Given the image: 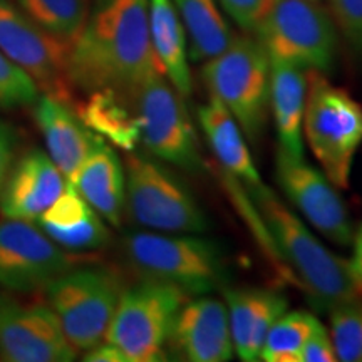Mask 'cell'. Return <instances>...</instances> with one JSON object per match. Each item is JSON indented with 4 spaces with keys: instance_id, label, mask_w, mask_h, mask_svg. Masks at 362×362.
I'll list each match as a JSON object with an SVG mask.
<instances>
[{
    "instance_id": "ba28073f",
    "label": "cell",
    "mask_w": 362,
    "mask_h": 362,
    "mask_svg": "<svg viewBox=\"0 0 362 362\" xmlns=\"http://www.w3.org/2000/svg\"><path fill=\"white\" fill-rule=\"evenodd\" d=\"M124 214L143 228L163 233H205L208 220L193 193L156 160L128 153Z\"/></svg>"
},
{
    "instance_id": "9a60e30c",
    "label": "cell",
    "mask_w": 362,
    "mask_h": 362,
    "mask_svg": "<svg viewBox=\"0 0 362 362\" xmlns=\"http://www.w3.org/2000/svg\"><path fill=\"white\" fill-rule=\"evenodd\" d=\"M170 352L188 362H226L235 354L225 300L206 296L192 297L171 325Z\"/></svg>"
},
{
    "instance_id": "cb8c5ba5",
    "label": "cell",
    "mask_w": 362,
    "mask_h": 362,
    "mask_svg": "<svg viewBox=\"0 0 362 362\" xmlns=\"http://www.w3.org/2000/svg\"><path fill=\"white\" fill-rule=\"evenodd\" d=\"M149 35L163 74L185 99L192 96L187 33L171 0H148Z\"/></svg>"
},
{
    "instance_id": "7c38bea8",
    "label": "cell",
    "mask_w": 362,
    "mask_h": 362,
    "mask_svg": "<svg viewBox=\"0 0 362 362\" xmlns=\"http://www.w3.org/2000/svg\"><path fill=\"white\" fill-rule=\"evenodd\" d=\"M74 260L35 221L0 220V288L16 293L40 292L72 269Z\"/></svg>"
},
{
    "instance_id": "2e32d148",
    "label": "cell",
    "mask_w": 362,
    "mask_h": 362,
    "mask_svg": "<svg viewBox=\"0 0 362 362\" xmlns=\"http://www.w3.org/2000/svg\"><path fill=\"white\" fill-rule=\"evenodd\" d=\"M67 180L42 149H29L16 160L0 189L4 218L37 221L64 192Z\"/></svg>"
},
{
    "instance_id": "4316f807",
    "label": "cell",
    "mask_w": 362,
    "mask_h": 362,
    "mask_svg": "<svg viewBox=\"0 0 362 362\" xmlns=\"http://www.w3.org/2000/svg\"><path fill=\"white\" fill-rule=\"evenodd\" d=\"M17 6L45 33L72 44L88 19L90 0H17Z\"/></svg>"
},
{
    "instance_id": "e575fe53",
    "label": "cell",
    "mask_w": 362,
    "mask_h": 362,
    "mask_svg": "<svg viewBox=\"0 0 362 362\" xmlns=\"http://www.w3.org/2000/svg\"><path fill=\"white\" fill-rule=\"evenodd\" d=\"M352 245H354V253H352L349 265L356 282L359 284V287L362 288V223H359V226H357V230L354 232Z\"/></svg>"
},
{
    "instance_id": "30bf717a",
    "label": "cell",
    "mask_w": 362,
    "mask_h": 362,
    "mask_svg": "<svg viewBox=\"0 0 362 362\" xmlns=\"http://www.w3.org/2000/svg\"><path fill=\"white\" fill-rule=\"evenodd\" d=\"M139 143L149 155L187 173L206 171L185 98L163 74H155L133 90Z\"/></svg>"
},
{
    "instance_id": "484cf974",
    "label": "cell",
    "mask_w": 362,
    "mask_h": 362,
    "mask_svg": "<svg viewBox=\"0 0 362 362\" xmlns=\"http://www.w3.org/2000/svg\"><path fill=\"white\" fill-rule=\"evenodd\" d=\"M320 325L322 322L310 312L285 310L267 332L260 359L265 362H297L307 339Z\"/></svg>"
},
{
    "instance_id": "d6a6232c",
    "label": "cell",
    "mask_w": 362,
    "mask_h": 362,
    "mask_svg": "<svg viewBox=\"0 0 362 362\" xmlns=\"http://www.w3.org/2000/svg\"><path fill=\"white\" fill-rule=\"evenodd\" d=\"M17 139L11 126L0 121V189L6 183L8 171L16 163Z\"/></svg>"
},
{
    "instance_id": "9c48e42d",
    "label": "cell",
    "mask_w": 362,
    "mask_h": 362,
    "mask_svg": "<svg viewBox=\"0 0 362 362\" xmlns=\"http://www.w3.org/2000/svg\"><path fill=\"white\" fill-rule=\"evenodd\" d=\"M189 298L171 284L139 280L124 288L106 341L115 344L128 362L165 361L171 325Z\"/></svg>"
},
{
    "instance_id": "83f0119b",
    "label": "cell",
    "mask_w": 362,
    "mask_h": 362,
    "mask_svg": "<svg viewBox=\"0 0 362 362\" xmlns=\"http://www.w3.org/2000/svg\"><path fill=\"white\" fill-rule=\"evenodd\" d=\"M329 314L337 361L362 362V300L339 305Z\"/></svg>"
},
{
    "instance_id": "5b68a950",
    "label": "cell",
    "mask_w": 362,
    "mask_h": 362,
    "mask_svg": "<svg viewBox=\"0 0 362 362\" xmlns=\"http://www.w3.org/2000/svg\"><path fill=\"white\" fill-rule=\"evenodd\" d=\"M124 288L123 277L111 267L74 265L42 292L71 346L86 352L106 341Z\"/></svg>"
},
{
    "instance_id": "5bb4252c",
    "label": "cell",
    "mask_w": 362,
    "mask_h": 362,
    "mask_svg": "<svg viewBox=\"0 0 362 362\" xmlns=\"http://www.w3.org/2000/svg\"><path fill=\"white\" fill-rule=\"evenodd\" d=\"M79 352L67 341L47 304H19L13 298L0 314V359L7 362H71Z\"/></svg>"
},
{
    "instance_id": "8d00e7d4",
    "label": "cell",
    "mask_w": 362,
    "mask_h": 362,
    "mask_svg": "<svg viewBox=\"0 0 362 362\" xmlns=\"http://www.w3.org/2000/svg\"><path fill=\"white\" fill-rule=\"evenodd\" d=\"M315 2H320V0H315Z\"/></svg>"
},
{
    "instance_id": "7a4b0ae2",
    "label": "cell",
    "mask_w": 362,
    "mask_h": 362,
    "mask_svg": "<svg viewBox=\"0 0 362 362\" xmlns=\"http://www.w3.org/2000/svg\"><path fill=\"white\" fill-rule=\"evenodd\" d=\"M275 255L284 257L312 304L322 312L362 300L349 262L325 248L304 221L264 183L248 188Z\"/></svg>"
},
{
    "instance_id": "4fadbf2b",
    "label": "cell",
    "mask_w": 362,
    "mask_h": 362,
    "mask_svg": "<svg viewBox=\"0 0 362 362\" xmlns=\"http://www.w3.org/2000/svg\"><path fill=\"white\" fill-rule=\"evenodd\" d=\"M277 180L288 202L325 238L341 247L352 245L354 226L337 187L309 163L277 155Z\"/></svg>"
},
{
    "instance_id": "836d02e7",
    "label": "cell",
    "mask_w": 362,
    "mask_h": 362,
    "mask_svg": "<svg viewBox=\"0 0 362 362\" xmlns=\"http://www.w3.org/2000/svg\"><path fill=\"white\" fill-rule=\"evenodd\" d=\"M83 361L86 362H128L123 352H121L115 344L104 341L98 346H94L93 349L86 351Z\"/></svg>"
},
{
    "instance_id": "6da1fadb",
    "label": "cell",
    "mask_w": 362,
    "mask_h": 362,
    "mask_svg": "<svg viewBox=\"0 0 362 362\" xmlns=\"http://www.w3.org/2000/svg\"><path fill=\"white\" fill-rule=\"evenodd\" d=\"M155 74L163 71L149 35L148 0H90L86 24L71 45L72 88L86 94L131 93Z\"/></svg>"
},
{
    "instance_id": "4dcf8cb0",
    "label": "cell",
    "mask_w": 362,
    "mask_h": 362,
    "mask_svg": "<svg viewBox=\"0 0 362 362\" xmlns=\"http://www.w3.org/2000/svg\"><path fill=\"white\" fill-rule=\"evenodd\" d=\"M220 4L240 29L255 33L272 0H220Z\"/></svg>"
},
{
    "instance_id": "8fae6325",
    "label": "cell",
    "mask_w": 362,
    "mask_h": 362,
    "mask_svg": "<svg viewBox=\"0 0 362 362\" xmlns=\"http://www.w3.org/2000/svg\"><path fill=\"white\" fill-rule=\"evenodd\" d=\"M69 42L54 37L11 0H0V51L22 67L44 94L74 107Z\"/></svg>"
},
{
    "instance_id": "f546056e",
    "label": "cell",
    "mask_w": 362,
    "mask_h": 362,
    "mask_svg": "<svg viewBox=\"0 0 362 362\" xmlns=\"http://www.w3.org/2000/svg\"><path fill=\"white\" fill-rule=\"evenodd\" d=\"M334 22L362 61V0H329Z\"/></svg>"
},
{
    "instance_id": "603a6c76",
    "label": "cell",
    "mask_w": 362,
    "mask_h": 362,
    "mask_svg": "<svg viewBox=\"0 0 362 362\" xmlns=\"http://www.w3.org/2000/svg\"><path fill=\"white\" fill-rule=\"evenodd\" d=\"M74 110L93 133L123 151H134L139 144V124L133 90H94L88 94L86 101L76 104Z\"/></svg>"
},
{
    "instance_id": "d6986e66",
    "label": "cell",
    "mask_w": 362,
    "mask_h": 362,
    "mask_svg": "<svg viewBox=\"0 0 362 362\" xmlns=\"http://www.w3.org/2000/svg\"><path fill=\"white\" fill-rule=\"evenodd\" d=\"M223 296L235 354L245 362L259 361L267 332L287 310V297L267 288H225Z\"/></svg>"
},
{
    "instance_id": "8992f818",
    "label": "cell",
    "mask_w": 362,
    "mask_h": 362,
    "mask_svg": "<svg viewBox=\"0 0 362 362\" xmlns=\"http://www.w3.org/2000/svg\"><path fill=\"white\" fill-rule=\"evenodd\" d=\"M202 79L248 139H260L270 106V59L260 40L235 37L223 52L205 61Z\"/></svg>"
},
{
    "instance_id": "e0dca14e",
    "label": "cell",
    "mask_w": 362,
    "mask_h": 362,
    "mask_svg": "<svg viewBox=\"0 0 362 362\" xmlns=\"http://www.w3.org/2000/svg\"><path fill=\"white\" fill-rule=\"evenodd\" d=\"M34 119L44 136L47 155L72 183L99 136L86 126L69 104L49 94H39L34 103Z\"/></svg>"
},
{
    "instance_id": "44dd1931",
    "label": "cell",
    "mask_w": 362,
    "mask_h": 362,
    "mask_svg": "<svg viewBox=\"0 0 362 362\" xmlns=\"http://www.w3.org/2000/svg\"><path fill=\"white\" fill-rule=\"evenodd\" d=\"M307 71L270 61V107L279 136V155L304 158V110Z\"/></svg>"
},
{
    "instance_id": "1f68e13d",
    "label": "cell",
    "mask_w": 362,
    "mask_h": 362,
    "mask_svg": "<svg viewBox=\"0 0 362 362\" xmlns=\"http://www.w3.org/2000/svg\"><path fill=\"white\" fill-rule=\"evenodd\" d=\"M336 349L324 325H320L302 347L297 362H336Z\"/></svg>"
},
{
    "instance_id": "ac0fdd59",
    "label": "cell",
    "mask_w": 362,
    "mask_h": 362,
    "mask_svg": "<svg viewBox=\"0 0 362 362\" xmlns=\"http://www.w3.org/2000/svg\"><path fill=\"white\" fill-rule=\"evenodd\" d=\"M37 225L56 245L69 253L103 250L111 242V232L103 216L69 181L57 200L39 216Z\"/></svg>"
},
{
    "instance_id": "d590c367",
    "label": "cell",
    "mask_w": 362,
    "mask_h": 362,
    "mask_svg": "<svg viewBox=\"0 0 362 362\" xmlns=\"http://www.w3.org/2000/svg\"><path fill=\"white\" fill-rule=\"evenodd\" d=\"M11 300V297L8 296H4V293H0V314H2V310H4V307L7 305V302Z\"/></svg>"
},
{
    "instance_id": "277c9868",
    "label": "cell",
    "mask_w": 362,
    "mask_h": 362,
    "mask_svg": "<svg viewBox=\"0 0 362 362\" xmlns=\"http://www.w3.org/2000/svg\"><path fill=\"white\" fill-rule=\"evenodd\" d=\"M307 143L334 187H349L352 163L362 144V106L319 71H307L304 110Z\"/></svg>"
},
{
    "instance_id": "d4e9b609",
    "label": "cell",
    "mask_w": 362,
    "mask_h": 362,
    "mask_svg": "<svg viewBox=\"0 0 362 362\" xmlns=\"http://www.w3.org/2000/svg\"><path fill=\"white\" fill-rule=\"evenodd\" d=\"M189 40V56L202 62L218 56L235 35L215 0H171Z\"/></svg>"
},
{
    "instance_id": "7402d4cb",
    "label": "cell",
    "mask_w": 362,
    "mask_h": 362,
    "mask_svg": "<svg viewBox=\"0 0 362 362\" xmlns=\"http://www.w3.org/2000/svg\"><path fill=\"white\" fill-rule=\"evenodd\" d=\"M198 119L208 146L230 178L240 180L247 188L260 185V173L252 160L243 131L221 101L210 96L205 106L198 110Z\"/></svg>"
},
{
    "instance_id": "52a82bcc",
    "label": "cell",
    "mask_w": 362,
    "mask_h": 362,
    "mask_svg": "<svg viewBox=\"0 0 362 362\" xmlns=\"http://www.w3.org/2000/svg\"><path fill=\"white\" fill-rule=\"evenodd\" d=\"M255 33L270 61L322 74L336 66V22L315 0H272Z\"/></svg>"
},
{
    "instance_id": "ffe728a7",
    "label": "cell",
    "mask_w": 362,
    "mask_h": 362,
    "mask_svg": "<svg viewBox=\"0 0 362 362\" xmlns=\"http://www.w3.org/2000/svg\"><path fill=\"white\" fill-rule=\"evenodd\" d=\"M72 185L104 221L121 226L126 203L124 166L104 139L90 149Z\"/></svg>"
},
{
    "instance_id": "3957f363",
    "label": "cell",
    "mask_w": 362,
    "mask_h": 362,
    "mask_svg": "<svg viewBox=\"0 0 362 362\" xmlns=\"http://www.w3.org/2000/svg\"><path fill=\"white\" fill-rule=\"evenodd\" d=\"M119 250L139 280L171 284L192 297L223 288L230 279L218 243L192 233L131 232L121 238Z\"/></svg>"
},
{
    "instance_id": "f1b7e54d",
    "label": "cell",
    "mask_w": 362,
    "mask_h": 362,
    "mask_svg": "<svg viewBox=\"0 0 362 362\" xmlns=\"http://www.w3.org/2000/svg\"><path fill=\"white\" fill-rule=\"evenodd\" d=\"M39 94L35 81L0 51V107L13 110L29 106Z\"/></svg>"
}]
</instances>
